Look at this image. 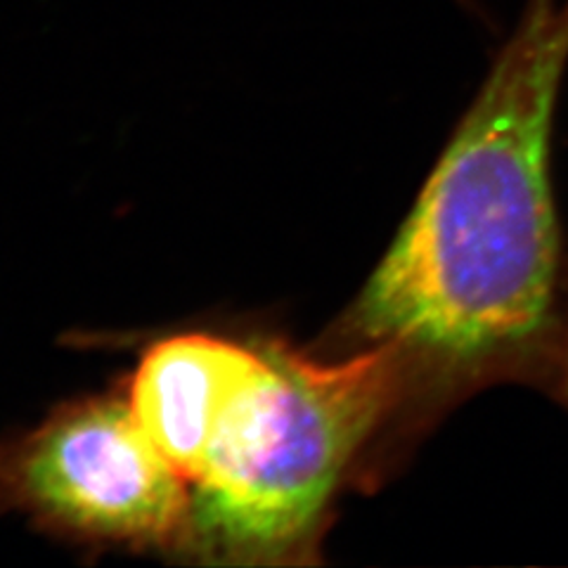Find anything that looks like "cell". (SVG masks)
I'll return each mask as SVG.
<instances>
[{
  "instance_id": "obj_1",
  "label": "cell",
  "mask_w": 568,
  "mask_h": 568,
  "mask_svg": "<svg viewBox=\"0 0 568 568\" xmlns=\"http://www.w3.org/2000/svg\"><path fill=\"white\" fill-rule=\"evenodd\" d=\"M566 67L568 0H526L394 242L313 346L388 355L394 471L478 390L547 386L568 263L552 187Z\"/></svg>"
},
{
  "instance_id": "obj_2",
  "label": "cell",
  "mask_w": 568,
  "mask_h": 568,
  "mask_svg": "<svg viewBox=\"0 0 568 568\" xmlns=\"http://www.w3.org/2000/svg\"><path fill=\"white\" fill-rule=\"evenodd\" d=\"M398 403L384 351L261 342L192 481L181 547L219 564H315L342 493L390 476Z\"/></svg>"
},
{
  "instance_id": "obj_3",
  "label": "cell",
  "mask_w": 568,
  "mask_h": 568,
  "mask_svg": "<svg viewBox=\"0 0 568 568\" xmlns=\"http://www.w3.org/2000/svg\"><path fill=\"white\" fill-rule=\"evenodd\" d=\"M185 481L119 398L69 405L0 448V503L88 540L181 547Z\"/></svg>"
},
{
  "instance_id": "obj_4",
  "label": "cell",
  "mask_w": 568,
  "mask_h": 568,
  "mask_svg": "<svg viewBox=\"0 0 568 568\" xmlns=\"http://www.w3.org/2000/svg\"><path fill=\"white\" fill-rule=\"evenodd\" d=\"M261 361V342L181 334L154 344L142 358L131 407L142 429L190 481L202 471L230 400Z\"/></svg>"
},
{
  "instance_id": "obj_5",
  "label": "cell",
  "mask_w": 568,
  "mask_h": 568,
  "mask_svg": "<svg viewBox=\"0 0 568 568\" xmlns=\"http://www.w3.org/2000/svg\"><path fill=\"white\" fill-rule=\"evenodd\" d=\"M547 394L564 400L568 407V263L564 277V294H561V313H559V332L552 355V367H549V379L545 386Z\"/></svg>"
}]
</instances>
